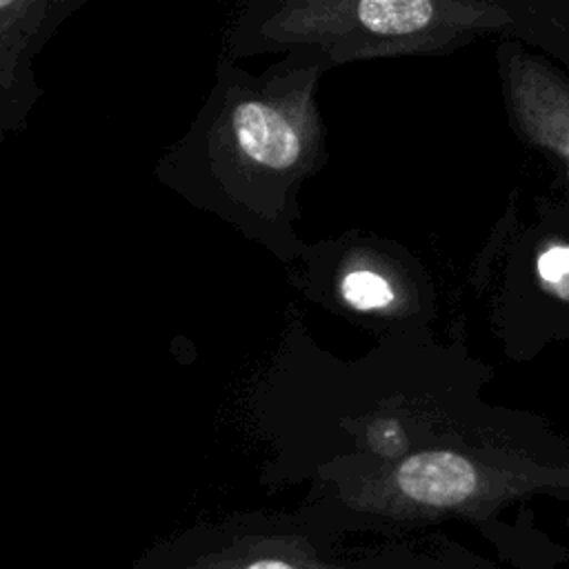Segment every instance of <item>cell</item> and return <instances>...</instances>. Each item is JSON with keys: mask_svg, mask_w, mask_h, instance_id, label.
<instances>
[{"mask_svg": "<svg viewBox=\"0 0 569 569\" xmlns=\"http://www.w3.org/2000/svg\"><path fill=\"white\" fill-rule=\"evenodd\" d=\"M538 276L547 289L569 300V247H549L538 258Z\"/></svg>", "mask_w": 569, "mask_h": 569, "instance_id": "6", "label": "cell"}, {"mask_svg": "<svg viewBox=\"0 0 569 569\" xmlns=\"http://www.w3.org/2000/svg\"><path fill=\"white\" fill-rule=\"evenodd\" d=\"M445 356L429 333L382 336L356 358L322 349L291 316L244 396L249 425L280 462L313 473L396 462L449 425Z\"/></svg>", "mask_w": 569, "mask_h": 569, "instance_id": "2", "label": "cell"}, {"mask_svg": "<svg viewBox=\"0 0 569 569\" xmlns=\"http://www.w3.org/2000/svg\"><path fill=\"white\" fill-rule=\"evenodd\" d=\"M327 71L313 56L287 53L251 73L220 51L213 84L158 158L156 180L291 269L307 247L298 233L302 184L329 160L318 102Z\"/></svg>", "mask_w": 569, "mask_h": 569, "instance_id": "1", "label": "cell"}, {"mask_svg": "<svg viewBox=\"0 0 569 569\" xmlns=\"http://www.w3.org/2000/svg\"><path fill=\"white\" fill-rule=\"evenodd\" d=\"M289 271L305 298L376 338L427 333L431 282L418 256L391 238L347 229L307 242Z\"/></svg>", "mask_w": 569, "mask_h": 569, "instance_id": "3", "label": "cell"}, {"mask_svg": "<svg viewBox=\"0 0 569 569\" xmlns=\"http://www.w3.org/2000/svg\"><path fill=\"white\" fill-rule=\"evenodd\" d=\"M87 0H0V136L27 129L44 89L33 60Z\"/></svg>", "mask_w": 569, "mask_h": 569, "instance_id": "4", "label": "cell"}, {"mask_svg": "<svg viewBox=\"0 0 569 569\" xmlns=\"http://www.w3.org/2000/svg\"><path fill=\"white\" fill-rule=\"evenodd\" d=\"M184 569H358L320 558L298 536L247 533L198 556Z\"/></svg>", "mask_w": 569, "mask_h": 569, "instance_id": "5", "label": "cell"}]
</instances>
